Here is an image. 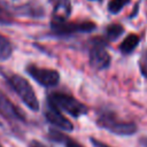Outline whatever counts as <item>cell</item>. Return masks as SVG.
<instances>
[{"instance_id":"5","label":"cell","mask_w":147,"mask_h":147,"mask_svg":"<svg viewBox=\"0 0 147 147\" xmlns=\"http://www.w3.org/2000/svg\"><path fill=\"white\" fill-rule=\"evenodd\" d=\"M26 72L40 85L46 87H52L59 84L60 82V75L56 70L47 69V68H40L36 64H29L26 67Z\"/></svg>"},{"instance_id":"20","label":"cell","mask_w":147,"mask_h":147,"mask_svg":"<svg viewBox=\"0 0 147 147\" xmlns=\"http://www.w3.org/2000/svg\"><path fill=\"white\" fill-rule=\"evenodd\" d=\"M93 1H96V0H93ZM98 1H100V0H98Z\"/></svg>"},{"instance_id":"18","label":"cell","mask_w":147,"mask_h":147,"mask_svg":"<svg viewBox=\"0 0 147 147\" xmlns=\"http://www.w3.org/2000/svg\"><path fill=\"white\" fill-rule=\"evenodd\" d=\"M29 147H46V146H44V145H42L41 142H39V141L33 140V141H31V142H30Z\"/></svg>"},{"instance_id":"17","label":"cell","mask_w":147,"mask_h":147,"mask_svg":"<svg viewBox=\"0 0 147 147\" xmlns=\"http://www.w3.org/2000/svg\"><path fill=\"white\" fill-rule=\"evenodd\" d=\"M90 140H91V142L94 147H111V146H109V145H107V144H105V142H102L98 139H94V138H91Z\"/></svg>"},{"instance_id":"12","label":"cell","mask_w":147,"mask_h":147,"mask_svg":"<svg viewBox=\"0 0 147 147\" xmlns=\"http://www.w3.org/2000/svg\"><path fill=\"white\" fill-rule=\"evenodd\" d=\"M13 53V47L8 38L2 36L0 33V61H5L8 57H10Z\"/></svg>"},{"instance_id":"15","label":"cell","mask_w":147,"mask_h":147,"mask_svg":"<svg viewBox=\"0 0 147 147\" xmlns=\"http://www.w3.org/2000/svg\"><path fill=\"white\" fill-rule=\"evenodd\" d=\"M140 70H141V74L147 78V51L141 55L140 57Z\"/></svg>"},{"instance_id":"2","label":"cell","mask_w":147,"mask_h":147,"mask_svg":"<svg viewBox=\"0 0 147 147\" xmlns=\"http://www.w3.org/2000/svg\"><path fill=\"white\" fill-rule=\"evenodd\" d=\"M8 80L13 90L18 94V96L28 108H30L31 110L39 109V101L37 99V95L32 86L25 78H23L20 75H13Z\"/></svg>"},{"instance_id":"8","label":"cell","mask_w":147,"mask_h":147,"mask_svg":"<svg viewBox=\"0 0 147 147\" xmlns=\"http://www.w3.org/2000/svg\"><path fill=\"white\" fill-rule=\"evenodd\" d=\"M0 114L9 119L24 121V115L22 114V111L1 91H0Z\"/></svg>"},{"instance_id":"4","label":"cell","mask_w":147,"mask_h":147,"mask_svg":"<svg viewBox=\"0 0 147 147\" xmlns=\"http://www.w3.org/2000/svg\"><path fill=\"white\" fill-rule=\"evenodd\" d=\"M52 30L54 33L60 36H68L74 33H85L90 32L95 29V24L93 22H65V21H59V22H52L51 24Z\"/></svg>"},{"instance_id":"14","label":"cell","mask_w":147,"mask_h":147,"mask_svg":"<svg viewBox=\"0 0 147 147\" xmlns=\"http://www.w3.org/2000/svg\"><path fill=\"white\" fill-rule=\"evenodd\" d=\"M129 2L130 0H110L108 3V10L113 14H117Z\"/></svg>"},{"instance_id":"3","label":"cell","mask_w":147,"mask_h":147,"mask_svg":"<svg viewBox=\"0 0 147 147\" xmlns=\"http://www.w3.org/2000/svg\"><path fill=\"white\" fill-rule=\"evenodd\" d=\"M98 125L110 131L111 133L118 134V136H131L136 133L137 125L132 122H125L118 119L115 115L110 113H103L99 116L96 121Z\"/></svg>"},{"instance_id":"19","label":"cell","mask_w":147,"mask_h":147,"mask_svg":"<svg viewBox=\"0 0 147 147\" xmlns=\"http://www.w3.org/2000/svg\"><path fill=\"white\" fill-rule=\"evenodd\" d=\"M140 142H141V145H142L144 147H147V137L141 138V139H140Z\"/></svg>"},{"instance_id":"10","label":"cell","mask_w":147,"mask_h":147,"mask_svg":"<svg viewBox=\"0 0 147 147\" xmlns=\"http://www.w3.org/2000/svg\"><path fill=\"white\" fill-rule=\"evenodd\" d=\"M49 138L57 141V142H61L64 145V147H84L82 146L80 144H78L77 141H75L74 139L69 138L68 136L61 133L60 131H56V130H49Z\"/></svg>"},{"instance_id":"7","label":"cell","mask_w":147,"mask_h":147,"mask_svg":"<svg viewBox=\"0 0 147 147\" xmlns=\"http://www.w3.org/2000/svg\"><path fill=\"white\" fill-rule=\"evenodd\" d=\"M45 116H46V119H47L51 124H53L54 126L59 127L60 130L68 131V132H70V131L74 130L72 123H71L68 118H65V117L61 114L60 109H57V108H56L54 105H52L51 102H48L47 109H46V111H45Z\"/></svg>"},{"instance_id":"16","label":"cell","mask_w":147,"mask_h":147,"mask_svg":"<svg viewBox=\"0 0 147 147\" xmlns=\"http://www.w3.org/2000/svg\"><path fill=\"white\" fill-rule=\"evenodd\" d=\"M11 21V17L9 15V13H7L6 10L0 8V23H8Z\"/></svg>"},{"instance_id":"9","label":"cell","mask_w":147,"mask_h":147,"mask_svg":"<svg viewBox=\"0 0 147 147\" xmlns=\"http://www.w3.org/2000/svg\"><path fill=\"white\" fill-rule=\"evenodd\" d=\"M70 14V1L69 0H57L54 6V18L53 22L65 21Z\"/></svg>"},{"instance_id":"1","label":"cell","mask_w":147,"mask_h":147,"mask_svg":"<svg viewBox=\"0 0 147 147\" xmlns=\"http://www.w3.org/2000/svg\"><path fill=\"white\" fill-rule=\"evenodd\" d=\"M48 102L54 105L57 109L64 110L69 115L74 117H79L87 113V107L75 99L71 95L64 94V93H52L48 95Z\"/></svg>"},{"instance_id":"6","label":"cell","mask_w":147,"mask_h":147,"mask_svg":"<svg viewBox=\"0 0 147 147\" xmlns=\"http://www.w3.org/2000/svg\"><path fill=\"white\" fill-rule=\"evenodd\" d=\"M110 64V55L102 42H95L90 51V65L94 70L107 69Z\"/></svg>"},{"instance_id":"13","label":"cell","mask_w":147,"mask_h":147,"mask_svg":"<svg viewBox=\"0 0 147 147\" xmlns=\"http://www.w3.org/2000/svg\"><path fill=\"white\" fill-rule=\"evenodd\" d=\"M123 32H124L123 26L121 24H116V23L110 24L106 29V36L109 40H116Z\"/></svg>"},{"instance_id":"11","label":"cell","mask_w":147,"mask_h":147,"mask_svg":"<svg viewBox=\"0 0 147 147\" xmlns=\"http://www.w3.org/2000/svg\"><path fill=\"white\" fill-rule=\"evenodd\" d=\"M138 44H139V37H138L137 34L131 33V34L126 36V37L124 38V40L121 42L119 49H121V52L124 53V54H130V53H132L133 49L138 46Z\"/></svg>"},{"instance_id":"21","label":"cell","mask_w":147,"mask_h":147,"mask_svg":"<svg viewBox=\"0 0 147 147\" xmlns=\"http://www.w3.org/2000/svg\"><path fill=\"white\" fill-rule=\"evenodd\" d=\"M0 147H2V146H1V145H0Z\"/></svg>"}]
</instances>
